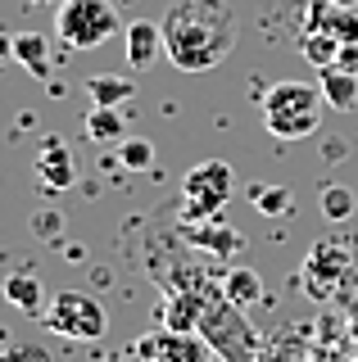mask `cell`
Masks as SVG:
<instances>
[{
    "label": "cell",
    "mask_w": 358,
    "mask_h": 362,
    "mask_svg": "<svg viewBox=\"0 0 358 362\" xmlns=\"http://www.w3.org/2000/svg\"><path fill=\"white\" fill-rule=\"evenodd\" d=\"M159 28L163 54L182 73H209L236 50V14L227 0H177Z\"/></svg>",
    "instance_id": "6da1fadb"
},
{
    "label": "cell",
    "mask_w": 358,
    "mask_h": 362,
    "mask_svg": "<svg viewBox=\"0 0 358 362\" xmlns=\"http://www.w3.org/2000/svg\"><path fill=\"white\" fill-rule=\"evenodd\" d=\"M327 95L322 86L308 82H277L263 95V127L277 141H304L322 127V113H327Z\"/></svg>",
    "instance_id": "7a4b0ae2"
},
{
    "label": "cell",
    "mask_w": 358,
    "mask_h": 362,
    "mask_svg": "<svg viewBox=\"0 0 358 362\" xmlns=\"http://www.w3.org/2000/svg\"><path fill=\"white\" fill-rule=\"evenodd\" d=\"M41 322L64 339H100L109 331V317L100 308V299L86 290H54L46 313H41Z\"/></svg>",
    "instance_id": "3957f363"
},
{
    "label": "cell",
    "mask_w": 358,
    "mask_h": 362,
    "mask_svg": "<svg viewBox=\"0 0 358 362\" xmlns=\"http://www.w3.org/2000/svg\"><path fill=\"white\" fill-rule=\"evenodd\" d=\"M54 32L73 50H96L109 37H118V14L109 0H69L54 14Z\"/></svg>",
    "instance_id": "277c9868"
},
{
    "label": "cell",
    "mask_w": 358,
    "mask_h": 362,
    "mask_svg": "<svg viewBox=\"0 0 358 362\" xmlns=\"http://www.w3.org/2000/svg\"><path fill=\"white\" fill-rule=\"evenodd\" d=\"M236 190V173H231L222 158H204L195 163L182 181V199H186V218H200V222H218V209L231 199Z\"/></svg>",
    "instance_id": "5b68a950"
},
{
    "label": "cell",
    "mask_w": 358,
    "mask_h": 362,
    "mask_svg": "<svg viewBox=\"0 0 358 362\" xmlns=\"http://www.w3.org/2000/svg\"><path fill=\"white\" fill-rule=\"evenodd\" d=\"M137 358L141 362H209V344H200L191 331L163 326V331L137 339Z\"/></svg>",
    "instance_id": "8992f818"
},
{
    "label": "cell",
    "mask_w": 358,
    "mask_h": 362,
    "mask_svg": "<svg viewBox=\"0 0 358 362\" xmlns=\"http://www.w3.org/2000/svg\"><path fill=\"white\" fill-rule=\"evenodd\" d=\"M37 177H41V186H46V190H69L73 181H77L73 154H69V145H64L59 136L41 141V150H37Z\"/></svg>",
    "instance_id": "52a82bcc"
},
{
    "label": "cell",
    "mask_w": 358,
    "mask_h": 362,
    "mask_svg": "<svg viewBox=\"0 0 358 362\" xmlns=\"http://www.w3.org/2000/svg\"><path fill=\"white\" fill-rule=\"evenodd\" d=\"M308 23L322 28V32H331L340 45H358V14L354 9H340V5H331V0H313Z\"/></svg>",
    "instance_id": "ba28073f"
},
{
    "label": "cell",
    "mask_w": 358,
    "mask_h": 362,
    "mask_svg": "<svg viewBox=\"0 0 358 362\" xmlns=\"http://www.w3.org/2000/svg\"><path fill=\"white\" fill-rule=\"evenodd\" d=\"M159 50H163V28L159 23H132L127 28V68H150L154 59H159Z\"/></svg>",
    "instance_id": "9c48e42d"
},
{
    "label": "cell",
    "mask_w": 358,
    "mask_h": 362,
    "mask_svg": "<svg viewBox=\"0 0 358 362\" xmlns=\"http://www.w3.org/2000/svg\"><path fill=\"white\" fill-rule=\"evenodd\" d=\"M5 299L14 303L18 313L41 317V313H46V303H50V294H46V286H41L32 272H14V276L5 281Z\"/></svg>",
    "instance_id": "30bf717a"
},
{
    "label": "cell",
    "mask_w": 358,
    "mask_h": 362,
    "mask_svg": "<svg viewBox=\"0 0 358 362\" xmlns=\"http://www.w3.org/2000/svg\"><path fill=\"white\" fill-rule=\"evenodd\" d=\"M14 64H23L37 82L50 77V41L41 32H14Z\"/></svg>",
    "instance_id": "8fae6325"
},
{
    "label": "cell",
    "mask_w": 358,
    "mask_h": 362,
    "mask_svg": "<svg viewBox=\"0 0 358 362\" xmlns=\"http://www.w3.org/2000/svg\"><path fill=\"white\" fill-rule=\"evenodd\" d=\"M318 86L327 95V105L340 109V113L358 105V77L345 73V68H318Z\"/></svg>",
    "instance_id": "7c38bea8"
},
{
    "label": "cell",
    "mask_w": 358,
    "mask_h": 362,
    "mask_svg": "<svg viewBox=\"0 0 358 362\" xmlns=\"http://www.w3.org/2000/svg\"><path fill=\"white\" fill-rule=\"evenodd\" d=\"M132 77H118V73H100L86 82V100H91L96 109H118V105H127L132 100Z\"/></svg>",
    "instance_id": "4fadbf2b"
},
{
    "label": "cell",
    "mask_w": 358,
    "mask_h": 362,
    "mask_svg": "<svg viewBox=\"0 0 358 362\" xmlns=\"http://www.w3.org/2000/svg\"><path fill=\"white\" fill-rule=\"evenodd\" d=\"M222 299L236 303V308H250V303L263 299V281L254 267H231L227 276H222Z\"/></svg>",
    "instance_id": "5bb4252c"
},
{
    "label": "cell",
    "mask_w": 358,
    "mask_h": 362,
    "mask_svg": "<svg viewBox=\"0 0 358 362\" xmlns=\"http://www.w3.org/2000/svg\"><path fill=\"white\" fill-rule=\"evenodd\" d=\"M299 54L313 64V68H335V59H340V41L331 37V32H322V28H308L299 32Z\"/></svg>",
    "instance_id": "9a60e30c"
},
{
    "label": "cell",
    "mask_w": 358,
    "mask_h": 362,
    "mask_svg": "<svg viewBox=\"0 0 358 362\" xmlns=\"http://www.w3.org/2000/svg\"><path fill=\"white\" fill-rule=\"evenodd\" d=\"M86 136H91L96 145H118V141H127V127H122V113L118 109H96L86 113Z\"/></svg>",
    "instance_id": "2e32d148"
},
{
    "label": "cell",
    "mask_w": 358,
    "mask_h": 362,
    "mask_svg": "<svg viewBox=\"0 0 358 362\" xmlns=\"http://www.w3.org/2000/svg\"><path fill=\"white\" fill-rule=\"evenodd\" d=\"M204 313H209V303L200 299V294H177V299L163 308V326H173V331H191V326L204 322Z\"/></svg>",
    "instance_id": "e0dca14e"
},
{
    "label": "cell",
    "mask_w": 358,
    "mask_h": 362,
    "mask_svg": "<svg viewBox=\"0 0 358 362\" xmlns=\"http://www.w3.org/2000/svg\"><path fill=\"white\" fill-rule=\"evenodd\" d=\"M318 204H322V218H327V222H350L354 213H358V195H354L350 186H340V181L322 186Z\"/></svg>",
    "instance_id": "ac0fdd59"
},
{
    "label": "cell",
    "mask_w": 358,
    "mask_h": 362,
    "mask_svg": "<svg viewBox=\"0 0 358 362\" xmlns=\"http://www.w3.org/2000/svg\"><path fill=\"white\" fill-rule=\"evenodd\" d=\"M118 163L127 168V173H145V168L154 163V145L145 141V136H127V141H118Z\"/></svg>",
    "instance_id": "d6986e66"
},
{
    "label": "cell",
    "mask_w": 358,
    "mask_h": 362,
    "mask_svg": "<svg viewBox=\"0 0 358 362\" xmlns=\"http://www.w3.org/2000/svg\"><path fill=\"white\" fill-rule=\"evenodd\" d=\"M254 204H259L263 213H272V218H282V213H290L295 199H290L286 186H259V190H254Z\"/></svg>",
    "instance_id": "ffe728a7"
},
{
    "label": "cell",
    "mask_w": 358,
    "mask_h": 362,
    "mask_svg": "<svg viewBox=\"0 0 358 362\" xmlns=\"http://www.w3.org/2000/svg\"><path fill=\"white\" fill-rule=\"evenodd\" d=\"M0 362H50V354L41 344H18V349H5Z\"/></svg>",
    "instance_id": "44dd1931"
},
{
    "label": "cell",
    "mask_w": 358,
    "mask_h": 362,
    "mask_svg": "<svg viewBox=\"0 0 358 362\" xmlns=\"http://www.w3.org/2000/svg\"><path fill=\"white\" fill-rule=\"evenodd\" d=\"M335 68H345V73L358 77V45H340V59H335Z\"/></svg>",
    "instance_id": "7402d4cb"
},
{
    "label": "cell",
    "mask_w": 358,
    "mask_h": 362,
    "mask_svg": "<svg viewBox=\"0 0 358 362\" xmlns=\"http://www.w3.org/2000/svg\"><path fill=\"white\" fill-rule=\"evenodd\" d=\"M14 59V32H0V64Z\"/></svg>",
    "instance_id": "603a6c76"
},
{
    "label": "cell",
    "mask_w": 358,
    "mask_h": 362,
    "mask_svg": "<svg viewBox=\"0 0 358 362\" xmlns=\"http://www.w3.org/2000/svg\"><path fill=\"white\" fill-rule=\"evenodd\" d=\"M32 5H50V9H59V5H69V0H32Z\"/></svg>",
    "instance_id": "cb8c5ba5"
},
{
    "label": "cell",
    "mask_w": 358,
    "mask_h": 362,
    "mask_svg": "<svg viewBox=\"0 0 358 362\" xmlns=\"http://www.w3.org/2000/svg\"><path fill=\"white\" fill-rule=\"evenodd\" d=\"M331 5H340V9H358V0H331Z\"/></svg>",
    "instance_id": "d4e9b609"
}]
</instances>
